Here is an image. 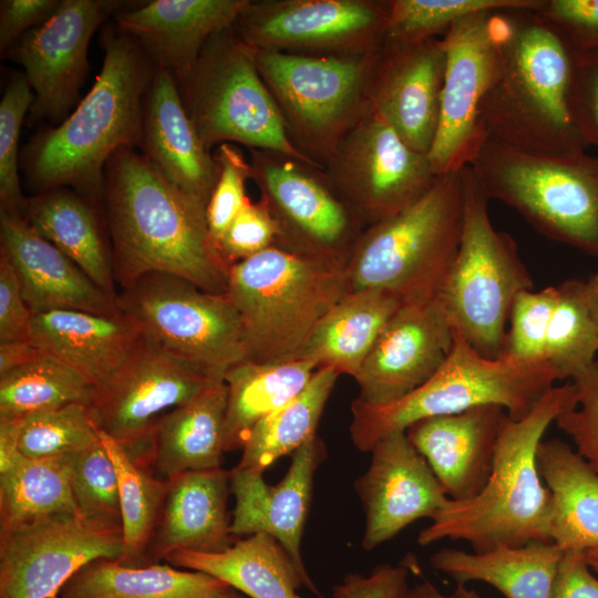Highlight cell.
<instances>
[{
    "label": "cell",
    "instance_id": "obj_7",
    "mask_svg": "<svg viewBox=\"0 0 598 598\" xmlns=\"http://www.w3.org/2000/svg\"><path fill=\"white\" fill-rule=\"evenodd\" d=\"M463 168L437 176L415 203L369 225L348 259L350 290L381 289L403 300L435 295L462 237Z\"/></svg>",
    "mask_w": 598,
    "mask_h": 598
},
{
    "label": "cell",
    "instance_id": "obj_11",
    "mask_svg": "<svg viewBox=\"0 0 598 598\" xmlns=\"http://www.w3.org/2000/svg\"><path fill=\"white\" fill-rule=\"evenodd\" d=\"M178 87L206 148L238 143L323 169L291 143L251 49L234 27L206 43L193 73Z\"/></svg>",
    "mask_w": 598,
    "mask_h": 598
},
{
    "label": "cell",
    "instance_id": "obj_3",
    "mask_svg": "<svg viewBox=\"0 0 598 598\" xmlns=\"http://www.w3.org/2000/svg\"><path fill=\"white\" fill-rule=\"evenodd\" d=\"M577 404V386L570 382L551 386L524 417H508L483 489L467 501L450 499L417 543L464 540L482 553L551 542V494L538 471L537 448L549 425Z\"/></svg>",
    "mask_w": 598,
    "mask_h": 598
},
{
    "label": "cell",
    "instance_id": "obj_53",
    "mask_svg": "<svg viewBox=\"0 0 598 598\" xmlns=\"http://www.w3.org/2000/svg\"><path fill=\"white\" fill-rule=\"evenodd\" d=\"M32 318L17 271L0 250V342L29 340Z\"/></svg>",
    "mask_w": 598,
    "mask_h": 598
},
{
    "label": "cell",
    "instance_id": "obj_44",
    "mask_svg": "<svg viewBox=\"0 0 598 598\" xmlns=\"http://www.w3.org/2000/svg\"><path fill=\"white\" fill-rule=\"evenodd\" d=\"M18 420V450L30 458L73 454L100 441L85 404L73 403Z\"/></svg>",
    "mask_w": 598,
    "mask_h": 598
},
{
    "label": "cell",
    "instance_id": "obj_24",
    "mask_svg": "<svg viewBox=\"0 0 598 598\" xmlns=\"http://www.w3.org/2000/svg\"><path fill=\"white\" fill-rule=\"evenodd\" d=\"M508 417L503 406L484 404L420 420L405 433L446 496L462 502L475 497L488 481Z\"/></svg>",
    "mask_w": 598,
    "mask_h": 598
},
{
    "label": "cell",
    "instance_id": "obj_16",
    "mask_svg": "<svg viewBox=\"0 0 598 598\" xmlns=\"http://www.w3.org/2000/svg\"><path fill=\"white\" fill-rule=\"evenodd\" d=\"M389 1H250L234 30L250 48L307 55L374 52L382 45Z\"/></svg>",
    "mask_w": 598,
    "mask_h": 598
},
{
    "label": "cell",
    "instance_id": "obj_55",
    "mask_svg": "<svg viewBox=\"0 0 598 598\" xmlns=\"http://www.w3.org/2000/svg\"><path fill=\"white\" fill-rule=\"evenodd\" d=\"M60 0H2L0 2V49L8 52L24 34L48 21Z\"/></svg>",
    "mask_w": 598,
    "mask_h": 598
},
{
    "label": "cell",
    "instance_id": "obj_25",
    "mask_svg": "<svg viewBox=\"0 0 598 598\" xmlns=\"http://www.w3.org/2000/svg\"><path fill=\"white\" fill-rule=\"evenodd\" d=\"M249 0H153L116 13L117 29L134 39L177 84L193 73L206 43L234 27Z\"/></svg>",
    "mask_w": 598,
    "mask_h": 598
},
{
    "label": "cell",
    "instance_id": "obj_13",
    "mask_svg": "<svg viewBox=\"0 0 598 598\" xmlns=\"http://www.w3.org/2000/svg\"><path fill=\"white\" fill-rule=\"evenodd\" d=\"M214 381L141 333L122 365L95 386L87 409L99 432L117 442L136 463L152 468L158 419Z\"/></svg>",
    "mask_w": 598,
    "mask_h": 598
},
{
    "label": "cell",
    "instance_id": "obj_12",
    "mask_svg": "<svg viewBox=\"0 0 598 598\" xmlns=\"http://www.w3.org/2000/svg\"><path fill=\"white\" fill-rule=\"evenodd\" d=\"M117 305L142 334L213 379L247 360L243 323L227 295L151 272L122 289Z\"/></svg>",
    "mask_w": 598,
    "mask_h": 598
},
{
    "label": "cell",
    "instance_id": "obj_34",
    "mask_svg": "<svg viewBox=\"0 0 598 598\" xmlns=\"http://www.w3.org/2000/svg\"><path fill=\"white\" fill-rule=\"evenodd\" d=\"M563 554L553 542L497 547L482 553L443 548L430 557V564L456 585L483 581L506 598H550Z\"/></svg>",
    "mask_w": 598,
    "mask_h": 598
},
{
    "label": "cell",
    "instance_id": "obj_23",
    "mask_svg": "<svg viewBox=\"0 0 598 598\" xmlns=\"http://www.w3.org/2000/svg\"><path fill=\"white\" fill-rule=\"evenodd\" d=\"M326 458L323 441L315 436L291 455L283 478L269 485L262 473L230 470V488L235 497L230 533L237 538L266 533L285 548L305 588L322 598L311 580L301 556V537L308 517L313 477Z\"/></svg>",
    "mask_w": 598,
    "mask_h": 598
},
{
    "label": "cell",
    "instance_id": "obj_4",
    "mask_svg": "<svg viewBox=\"0 0 598 598\" xmlns=\"http://www.w3.org/2000/svg\"><path fill=\"white\" fill-rule=\"evenodd\" d=\"M573 51L534 10H512L499 70L480 107L486 141L543 154L589 145L573 116Z\"/></svg>",
    "mask_w": 598,
    "mask_h": 598
},
{
    "label": "cell",
    "instance_id": "obj_41",
    "mask_svg": "<svg viewBox=\"0 0 598 598\" xmlns=\"http://www.w3.org/2000/svg\"><path fill=\"white\" fill-rule=\"evenodd\" d=\"M95 384L70 365L43 353L37 360L0 375V419L87 405Z\"/></svg>",
    "mask_w": 598,
    "mask_h": 598
},
{
    "label": "cell",
    "instance_id": "obj_15",
    "mask_svg": "<svg viewBox=\"0 0 598 598\" xmlns=\"http://www.w3.org/2000/svg\"><path fill=\"white\" fill-rule=\"evenodd\" d=\"M511 11L468 16L442 37L446 63L441 113L427 154L437 176L468 166L485 143L480 107L499 70Z\"/></svg>",
    "mask_w": 598,
    "mask_h": 598
},
{
    "label": "cell",
    "instance_id": "obj_60",
    "mask_svg": "<svg viewBox=\"0 0 598 598\" xmlns=\"http://www.w3.org/2000/svg\"><path fill=\"white\" fill-rule=\"evenodd\" d=\"M451 596L452 598H482L475 589H468L464 585H456Z\"/></svg>",
    "mask_w": 598,
    "mask_h": 598
},
{
    "label": "cell",
    "instance_id": "obj_61",
    "mask_svg": "<svg viewBox=\"0 0 598 598\" xmlns=\"http://www.w3.org/2000/svg\"><path fill=\"white\" fill-rule=\"evenodd\" d=\"M585 556L590 568L598 573V549H588L585 551Z\"/></svg>",
    "mask_w": 598,
    "mask_h": 598
},
{
    "label": "cell",
    "instance_id": "obj_9",
    "mask_svg": "<svg viewBox=\"0 0 598 598\" xmlns=\"http://www.w3.org/2000/svg\"><path fill=\"white\" fill-rule=\"evenodd\" d=\"M464 215L457 252L435 297L453 329L488 359L503 355L515 297L533 289L514 238L494 228L489 199L463 168Z\"/></svg>",
    "mask_w": 598,
    "mask_h": 598
},
{
    "label": "cell",
    "instance_id": "obj_28",
    "mask_svg": "<svg viewBox=\"0 0 598 598\" xmlns=\"http://www.w3.org/2000/svg\"><path fill=\"white\" fill-rule=\"evenodd\" d=\"M230 475L218 467L168 478L164 508L143 565L156 564L177 549L216 553L236 542L227 512Z\"/></svg>",
    "mask_w": 598,
    "mask_h": 598
},
{
    "label": "cell",
    "instance_id": "obj_32",
    "mask_svg": "<svg viewBox=\"0 0 598 598\" xmlns=\"http://www.w3.org/2000/svg\"><path fill=\"white\" fill-rule=\"evenodd\" d=\"M402 301L386 290H349L317 324L298 359L354 379Z\"/></svg>",
    "mask_w": 598,
    "mask_h": 598
},
{
    "label": "cell",
    "instance_id": "obj_14",
    "mask_svg": "<svg viewBox=\"0 0 598 598\" xmlns=\"http://www.w3.org/2000/svg\"><path fill=\"white\" fill-rule=\"evenodd\" d=\"M323 174L368 226L415 203L437 178L427 154L410 147L369 105L324 164Z\"/></svg>",
    "mask_w": 598,
    "mask_h": 598
},
{
    "label": "cell",
    "instance_id": "obj_59",
    "mask_svg": "<svg viewBox=\"0 0 598 598\" xmlns=\"http://www.w3.org/2000/svg\"><path fill=\"white\" fill-rule=\"evenodd\" d=\"M586 282V291L592 317L598 329V270Z\"/></svg>",
    "mask_w": 598,
    "mask_h": 598
},
{
    "label": "cell",
    "instance_id": "obj_35",
    "mask_svg": "<svg viewBox=\"0 0 598 598\" xmlns=\"http://www.w3.org/2000/svg\"><path fill=\"white\" fill-rule=\"evenodd\" d=\"M28 224L53 244L107 296L117 300L112 257L91 206L65 187L43 190L27 199Z\"/></svg>",
    "mask_w": 598,
    "mask_h": 598
},
{
    "label": "cell",
    "instance_id": "obj_26",
    "mask_svg": "<svg viewBox=\"0 0 598 598\" xmlns=\"http://www.w3.org/2000/svg\"><path fill=\"white\" fill-rule=\"evenodd\" d=\"M0 250L10 259L22 296L32 313L76 309L118 315L117 300L107 296L83 271L41 237L23 216L0 210Z\"/></svg>",
    "mask_w": 598,
    "mask_h": 598
},
{
    "label": "cell",
    "instance_id": "obj_22",
    "mask_svg": "<svg viewBox=\"0 0 598 598\" xmlns=\"http://www.w3.org/2000/svg\"><path fill=\"white\" fill-rule=\"evenodd\" d=\"M370 452V465L354 483L365 513V550L392 539L420 518L431 519L450 502L405 432L384 436Z\"/></svg>",
    "mask_w": 598,
    "mask_h": 598
},
{
    "label": "cell",
    "instance_id": "obj_40",
    "mask_svg": "<svg viewBox=\"0 0 598 598\" xmlns=\"http://www.w3.org/2000/svg\"><path fill=\"white\" fill-rule=\"evenodd\" d=\"M99 436L117 475L123 529V554L117 561L142 566L164 508L169 480L136 463L109 435L99 432Z\"/></svg>",
    "mask_w": 598,
    "mask_h": 598
},
{
    "label": "cell",
    "instance_id": "obj_54",
    "mask_svg": "<svg viewBox=\"0 0 598 598\" xmlns=\"http://www.w3.org/2000/svg\"><path fill=\"white\" fill-rule=\"evenodd\" d=\"M404 564L377 565L369 575L351 573L332 588L333 598H400L408 588Z\"/></svg>",
    "mask_w": 598,
    "mask_h": 598
},
{
    "label": "cell",
    "instance_id": "obj_18",
    "mask_svg": "<svg viewBox=\"0 0 598 598\" xmlns=\"http://www.w3.org/2000/svg\"><path fill=\"white\" fill-rule=\"evenodd\" d=\"M125 2L62 0L53 16L24 34L9 51L22 65L34 92L30 123L64 121L79 97L89 70L87 49L96 29Z\"/></svg>",
    "mask_w": 598,
    "mask_h": 598
},
{
    "label": "cell",
    "instance_id": "obj_5",
    "mask_svg": "<svg viewBox=\"0 0 598 598\" xmlns=\"http://www.w3.org/2000/svg\"><path fill=\"white\" fill-rule=\"evenodd\" d=\"M347 259L275 245L227 269L226 295L243 323L247 360L299 358L320 320L350 290Z\"/></svg>",
    "mask_w": 598,
    "mask_h": 598
},
{
    "label": "cell",
    "instance_id": "obj_49",
    "mask_svg": "<svg viewBox=\"0 0 598 598\" xmlns=\"http://www.w3.org/2000/svg\"><path fill=\"white\" fill-rule=\"evenodd\" d=\"M280 228L264 199H250L231 221L218 244V256L228 269L279 243Z\"/></svg>",
    "mask_w": 598,
    "mask_h": 598
},
{
    "label": "cell",
    "instance_id": "obj_10",
    "mask_svg": "<svg viewBox=\"0 0 598 598\" xmlns=\"http://www.w3.org/2000/svg\"><path fill=\"white\" fill-rule=\"evenodd\" d=\"M250 49L291 143L323 168L368 107L380 49L348 55Z\"/></svg>",
    "mask_w": 598,
    "mask_h": 598
},
{
    "label": "cell",
    "instance_id": "obj_46",
    "mask_svg": "<svg viewBox=\"0 0 598 598\" xmlns=\"http://www.w3.org/2000/svg\"><path fill=\"white\" fill-rule=\"evenodd\" d=\"M71 488L80 514L122 524L116 471L101 441L72 454Z\"/></svg>",
    "mask_w": 598,
    "mask_h": 598
},
{
    "label": "cell",
    "instance_id": "obj_62",
    "mask_svg": "<svg viewBox=\"0 0 598 598\" xmlns=\"http://www.w3.org/2000/svg\"><path fill=\"white\" fill-rule=\"evenodd\" d=\"M224 598H247V597H244L243 595H240L238 592V590H236L235 588H233ZM249 598V597H248Z\"/></svg>",
    "mask_w": 598,
    "mask_h": 598
},
{
    "label": "cell",
    "instance_id": "obj_33",
    "mask_svg": "<svg viewBox=\"0 0 598 598\" xmlns=\"http://www.w3.org/2000/svg\"><path fill=\"white\" fill-rule=\"evenodd\" d=\"M165 560L177 568L210 575L249 598H301L305 581L291 558L272 536L258 533L216 553L172 551Z\"/></svg>",
    "mask_w": 598,
    "mask_h": 598
},
{
    "label": "cell",
    "instance_id": "obj_17",
    "mask_svg": "<svg viewBox=\"0 0 598 598\" xmlns=\"http://www.w3.org/2000/svg\"><path fill=\"white\" fill-rule=\"evenodd\" d=\"M122 554L121 523L80 513L0 530V598H59L85 565Z\"/></svg>",
    "mask_w": 598,
    "mask_h": 598
},
{
    "label": "cell",
    "instance_id": "obj_1",
    "mask_svg": "<svg viewBox=\"0 0 598 598\" xmlns=\"http://www.w3.org/2000/svg\"><path fill=\"white\" fill-rule=\"evenodd\" d=\"M104 193L114 279L122 289L151 272L226 295L227 269L214 249L206 207L174 185L143 153L115 152Z\"/></svg>",
    "mask_w": 598,
    "mask_h": 598
},
{
    "label": "cell",
    "instance_id": "obj_36",
    "mask_svg": "<svg viewBox=\"0 0 598 598\" xmlns=\"http://www.w3.org/2000/svg\"><path fill=\"white\" fill-rule=\"evenodd\" d=\"M231 589L200 571L158 563L127 566L101 558L81 568L59 598H224Z\"/></svg>",
    "mask_w": 598,
    "mask_h": 598
},
{
    "label": "cell",
    "instance_id": "obj_57",
    "mask_svg": "<svg viewBox=\"0 0 598 598\" xmlns=\"http://www.w3.org/2000/svg\"><path fill=\"white\" fill-rule=\"evenodd\" d=\"M43 353L30 340L0 342V375L37 360Z\"/></svg>",
    "mask_w": 598,
    "mask_h": 598
},
{
    "label": "cell",
    "instance_id": "obj_51",
    "mask_svg": "<svg viewBox=\"0 0 598 598\" xmlns=\"http://www.w3.org/2000/svg\"><path fill=\"white\" fill-rule=\"evenodd\" d=\"M571 51L573 116L587 144L598 147V49Z\"/></svg>",
    "mask_w": 598,
    "mask_h": 598
},
{
    "label": "cell",
    "instance_id": "obj_19",
    "mask_svg": "<svg viewBox=\"0 0 598 598\" xmlns=\"http://www.w3.org/2000/svg\"><path fill=\"white\" fill-rule=\"evenodd\" d=\"M250 152L251 179L280 228L277 245L348 256L352 217H358L333 192L323 171L278 153Z\"/></svg>",
    "mask_w": 598,
    "mask_h": 598
},
{
    "label": "cell",
    "instance_id": "obj_29",
    "mask_svg": "<svg viewBox=\"0 0 598 598\" xmlns=\"http://www.w3.org/2000/svg\"><path fill=\"white\" fill-rule=\"evenodd\" d=\"M140 336L138 327L123 312L53 309L33 313L29 340L97 386L122 365Z\"/></svg>",
    "mask_w": 598,
    "mask_h": 598
},
{
    "label": "cell",
    "instance_id": "obj_42",
    "mask_svg": "<svg viewBox=\"0 0 598 598\" xmlns=\"http://www.w3.org/2000/svg\"><path fill=\"white\" fill-rule=\"evenodd\" d=\"M557 287L544 359L557 381L574 380L596 362L598 329L588 302L586 282L568 279Z\"/></svg>",
    "mask_w": 598,
    "mask_h": 598
},
{
    "label": "cell",
    "instance_id": "obj_45",
    "mask_svg": "<svg viewBox=\"0 0 598 598\" xmlns=\"http://www.w3.org/2000/svg\"><path fill=\"white\" fill-rule=\"evenodd\" d=\"M34 93L24 74L11 78L0 101V210L23 216L27 199L18 171L19 138Z\"/></svg>",
    "mask_w": 598,
    "mask_h": 598
},
{
    "label": "cell",
    "instance_id": "obj_50",
    "mask_svg": "<svg viewBox=\"0 0 598 598\" xmlns=\"http://www.w3.org/2000/svg\"><path fill=\"white\" fill-rule=\"evenodd\" d=\"M578 404L560 414L555 424L568 435L576 451L598 472V361L579 373Z\"/></svg>",
    "mask_w": 598,
    "mask_h": 598
},
{
    "label": "cell",
    "instance_id": "obj_37",
    "mask_svg": "<svg viewBox=\"0 0 598 598\" xmlns=\"http://www.w3.org/2000/svg\"><path fill=\"white\" fill-rule=\"evenodd\" d=\"M317 370V364L306 359L245 360L231 367L224 377L227 385L224 451L241 450L252 427L297 396Z\"/></svg>",
    "mask_w": 598,
    "mask_h": 598
},
{
    "label": "cell",
    "instance_id": "obj_38",
    "mask_svg": "<svg viewBox=\"0 0 598 598\" xmlns=\"http://www.w3.org/2000/svg\"><path fill=\"white\" fill-rule=\"evenodd\" d=\"M72 454L0 461V530L79 513L71 488Z\"/></svg>",
    "mask_w": 598,
    "mask_h": 598
},
{
    "label": "cell",
    "instance_id": "obj_20",
    "mask_svg": "<svg viewBox=\"0 0 598 598\" xmlns=\"http://www.w3.org/2000/svg\"><path fill=\"white\" fill-rule=\"evenodd\" d=\"M454 329L435 295L402 301L354 380L355 400L386 405L427 381L450 354Z\"/></svg>",
    "mask_w": 598,
    "mask_h": 598
},
{
    "label": "cell",
    "instance_id": "obj_39",
    "mask_svg": "<svg viewBox=\"0 0 598 598\" xmlns=\"http://www.w3.org/2000/svg\"><path fill=\"white\" fill-rule=\"evenodd\" d=\"M338 377L330 368L318 369L297 396L252 427L235 467L264 474L279 457L292 455L317 436L320 417Z\"/></svg>",
    "mask_w": 598,
    "mask_h": 598
},
{
    "label": "cell",
    "instance_id": "obj_31",
    "mask_svg": "<svg viewBox=\"0 0 598 598\" xmlns=\"http://www.w3.org/2000/svg\"><path fill=\"white\" fill-rule=\"evenodd\" d=\"M537 466L551 494V542L564 551L598 549V472L560 439L539 443Z\"/></svg>",
    "mask_w": 598,
    "mask_h": 598
},
{
    "label": "cell",
    "instance_id": "obj_47",
    "mask_svg": "<svg viewBox=\"0 0 598 598\" xmlns=\"http://www.w3.org/2000/svg\"><path fill=\"white\" fill-rule=\"evenodd\" d=\"M557 287L520 291L512 305L505 338V355L520 360H543Z\"/></svg>",
    "mask_w": 598,
    "mask_h": 598
},
{
    "label": "cell",
    "instance_id": "obj_56",
    "mask_svg": "<svg viewBox=\"0 0 598 598\" xmlns=\"http://www.w3.org/2000/svg\"><path fill=\"white\" fill-rule=\"evenodd\" d=\"M590 569L585 551H564L550 598H598V578Z\"/></svg>",
    "mask_w": 598,
    "mask_h": 598
},
{
    "label": "cell",
    "instance_id": "obj_52",
    "mask_svg": "<svg viewBox=\"0 0 598 598\" xmlns=\"http://www.w3.org/2000/svg\"><path fill=\"white\" fill-rule=\"evenodd\" d=\"M536 12L571 49H598V0H543Z\"/></svg>",
    "mask_w": 598,
    "mask_h": 598
},
{
    "label": "cell",
    "instance_id": "obj_2",
    "mask_svg": "<svg viewBox=\"0 0 598 598\" xmlns=\"http://www.w3.org/2000/svg\"><path fill=\"white\" fill-rule=\"evenodd\" d=\"M103 31V63L93 86L64 121L39 133L27 146L25 174L40 192L72 187L79 194L99 196L111 156L141 144L154 63L117 28Z\"/></svg>",
    "mask_w": 598,
    "mask_h": 598
},
{
    "label": "cell",
    "instance_id": "obj_43",
    "mask_svg": "<svg viewBox=\"0 0 598 598\" xmlns=\"http://www.w3.org/2000/svg\"><path fill=\"white\" fill-rule=\"evenodd\" d=\"M543 0H390L384 40L437 38L468 16L495 10H534Z\"/></svg>",
    "mask_w": 598,
    "mask_h": 598
},
{
    "label": "cell",
    "instance_id": "obj_21",
    "mask_svg": "<svg viewBox=\"0 0 598 598\" xmlns=\"http://www.w3.org/2000/svg\"><path fill=\"white\" fill-rule=\"evenodd\" d=\"M445 63L442 38L384 40L370 79L369 107L422 154L437 132Z\"/></svg>",
    "mask_w": 598,
    "mask_h": 598
},
{
    "label": "cell",
    "instance_id": "obj_48",
    "mask_svg": "<svg viewBox=\"0 0 598 598\" xmlns=\"http://www.w3.org/2000/svg\"><path fill=\"white\" fill-rule=\"evenodd\" d=\"M214 157L218 177L206 206V221L210 243L218 255L223 235L249 200L245 184L251 178L252 169L241 150L233 143L218 145Z\"/></svg>",
    "mask_w": 598,
    "mask_h": 598
},
{
    "label": "cell",
    "instance_id": "obj_6",
    "mask_svg": "<svg viewBox=\"0 0 598 598\" xmlns=\"http://www.w3.org/2000/svg\"><path fill=\"white\" fill-rule=\"evenodd\" d=\"M556 374L545 360H520L503 354L488 359L454 331L452 350L437 371L417 389L386 405L353 400L350 436L370 452L384 436L405 432L413 423L497 404L511 419L527 415L555 385Z\"/></svg>",
    "mask_w": 598,
    "mask_h": 598
},
{
    "label": "cell",
    "instance_id": "obj_30",
    "mask_svg": "<svg viewBox=\"0 0 598 598\" xmlns=\"http://www.w3.org/2000/svg\"><path fill=\"white\" fill-rule=\"evenodd\" d=\"M227 385L217 380L158 419L151 466L162 478L220 467Z\"/></svg>",
    "mask_w": 598,
    "mask_h": 598
},
{
    "label": "cell",
    "instance_id": "obj_8",
    "mask_svg": "<svg viewBox=\"0 0 598 598\" xmlns=\"http://www.w3.org/2000/svg\"><path fill=\"white\" fill-rule=\"evenodd\" d=\"M468 167L489 200L512 207L545 237L598 258V156L486 141Z\"/></svg>",
    "mask_w": 598,
    "mask_h": 598
},
{
    "label": "cell",
    "instance_id": "obj_58",
    "mask_svg": "<svg viewBox=\"0 0 598 598\" xmlns=\"http://www.w3.org/2000/svg\"><path fill=\"white\" fill-rule=\"evenodd\" d=\"M400 598H452V596H444L432 582L423 580L413 587H408Z\"/></svg>",
    "mask_w": 598,
    "mask_h": 598
},
{
    "label": "cell",
    "instance_id": "obj_27",
    "mask_svg": "<svg viewBox=\"0 0 598 598\" xmlns=\"http://www.w3.org/2000/svg\"><path fill=\"white\" fill-rule=\"evenodd\" d=\"M140 146L174 185L207 206L218 165L194 127L175 78L162 68L155 66L147 92Z\"/></svg>",
    "mask_w": 598,
    "mask_h": 598
}]
</instances>
